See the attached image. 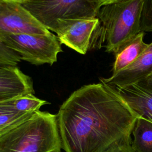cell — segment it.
Returning a JSON list of instances; mask_svg holds the SVG:
<instances>
[{
  "mask_svg": "<svg viewBox=\"0 0 152 152\" xmlns=\"http://www.w3.org/2000/svg\"><path fill=\"white\" fill-rule=\"evenodd\" d=\"M138 116L108 85H84L61 104L57 124L65 152H107L131 141Z\"/></svg>",
  "mask_w": 152,
  "mask_h": 152,
  "instance_id": "6da1fadb",
  "label": "cell"
},
{
  "mask_svg": "<svg viewBox=\"0 0 152 152\" xmlns=\"http://www.w3.org/2000/svg\"><path fill=\"white\" fill-rule=\"evenodd\" d=\"M98 22L97 17L59 19L53 31L61 44L84 55L89 50L90 39Z\"/></svg>",
  "mask_w": 152,
  "mask_h": 152,
  "instance_id": "52a82bcc",
  "label": "cell"
},
{
  "mask_svg": "<svg viewBox=\"0 0 152 152\" xmlns=\"http://www.w3.org/2000/svg\"><path fill=\"white\" fill-rule=\"evenodd\" d=\"M110 87L138 117L152 122V74L129 85Z\"/></svg>",
  "mask_w": 152,
  "mask_h": 152,
  "instance_id": "ba28073f",
  "label": "cell"
},
{
  "mask_svg": "<svg viewBox=\"0 0 152 152\" xmlns=\"http://www.w3.org/2000/svg\"><path fill=\"white\" fill-rule=\"evenodd\" d=\"M131 147L134 152H152V122L138 117L132 132Z\"/></svg>",
  "mask_w": 152,
  "mask_h": 152,
  "instance_id": "7c38bea8",
  "label": "cell"
},
{
  "mask_svg": "<svg viewBox=\"0 0 152 152\" xmlns=\"http://www.w3.org/2000/svg\"><path fill=\"white\" fill-rule=\"evenodd\" d=\"M152 74V42L145 50L131 65L100 82L109 86H124L136 83Z\"/></svg>",
  "mask_w": 152,
  "mask_h": 152,
  "instance_id": "9c48e42d",
  "label": "cell"
},
{
  "mask_svg": "<svg viewBox=\"0 0 152 152\" xmlns=\"http://www.w3.org/2000/svg\"><path fill=\"white\" fill-rule=\"evenodd\" d=\"M141 31L152 33V0H144L141 19Z\"/></svg>",
  "mask_w": 152,
  "mask_h": 152,
  "instance_id": "2e32d148",
  "label": "cell"
},
{
  "mask_svg": "<svg viewBox=\"0 0 152 152\" xmlns=\"http://www.w3.org/2000/svg\"><path fill=\"white\" fill-rule=\"evenodd\" d=\"M50 33L21 4L0 0V35Z\"/></svg>",
  "mask_w": 152,
  "mask_h": 152,
  "instance_id": "8992f818",
  "label": "cell"
},
{
  "mask_svg": "<svg viewBox=\"0 0 152 152\" xmlns=\"http://www.w3.org/2000/svg\"><path fill=\"white\" fill-rule=\"evenodd\" d=\"M21 61L20 55L7 47L0 39V68L17 66Z\"/></svg>",
  "mask_w": 152,
  "mask_h": 152,
  "instance_id": "9a60e30c",
  "label": "cell"
},
{
  "mask_svg": "<svg viewBox=\"0 0 152 152\" xmlns=\"http://www.w3.org/2000/svg\"><path fill=\"white\" fill-rule=\"evenodd\" d=\"M34 93L31 78L18 66L0 68V102Z\"/></svg>",
  "mask_w": 152,
  "mask_h": 152,
  "instance_id": "30bf717a",
  "label": "cell"
},
{
  "mask_svg": "<svg viewBox=\"0 0 152 152\" xmlns=\"http://www.w3.org/2000/svg\"><path fill=\"white\" fill-rule=\"evenodd\" d=\"M62 150L56 115L38 110L0 134V152H56Z\"/></svg>",
  "mask_w": 152,
  "mask_h": 152,
  "instance_id": "3957f363",
  "label": "cell"
},
{
  "mask_svg": "<svg viewBox=\"0 0 152 152\" xmlns=\"http://www.w3.org/2000/svg\"><path fill=\"white\" fill-rule=\"evenodd\" d=\"M131 142H127L114 146L107 152H134L131 147Z\"/></svg>",
  "mask_w": 152,
  "mask_h": 152,
  "instance_id": "e0dca14e",
  "label": "cell"
},
{
  "mask_svg": "<svg viewBox=\"0 0 152 152\" xmlns=\"http://www.w3.org/2000/svg\"><path fill=\"white\" fill-rule=\"evenodd\" d=\"M90 1L93 3L96 4V5H97L100 8L102 6H104L111 3L116 2L120 0H90Z\"/></svg>",
  "mask_w": 152,
  "mask_h": 152,
  "instance_id": "ac0fdd59",
  "label": "cell"
},
{
  "mask_svg": "<svg viewBox=\"0 0 152 152\" xmlns=\"http://www.w3.org/2000/svg\"><path fill=\"white\" fill-rule=\"evenodd\" d=\"M0 39L7 47L17 52L21 60L33 65H52L56 62L58 54L62 52L60 42L52 33L45 35L1 34Z\"/></svg>",
  "mask_w": 152,
  "mask_h": 152,
  "instance_id": "5b68a950",
  "label": "cell"
},
{
  "mask_svg": "<svg viewBox=\"0 0 152 152\" xmlns=\"http://www.w3.org/2000/svg\"><path fill=\"white\" fill-rule=\"evenodd\" d=\"M144 35L145 32L140 31L114 53L115 61L112 65V75L128 67L145 50L148 44L144 41Z\"/></svg>",
  "mask_w": 152,
  "mask_h": 152,
  "instance_id": "8fae6325",
  "label": "cell"
},
{
  "mask_svg": "<svg viewBox=\"0 0 152 152\" xmlns=\"http://www.w3.org/2000/svg\"><path fill=\"white\" fill-rule=\"evenodd\" d=\"M21 4L49 31L59 19L96 17L100 9L90 0H27Z\"/></svg>",
  "mask_w": 152,
  "mask_h": 152,
  "instance_id": "277c9868",
  "label": "cell"
},
{
  "mask_svg": "<svg viewBox=\"0 0 152 152\" xmlns=\"http://www.w3.org/2000/svg\"><path fill=\"white\" fill-rule=\"evenodd\" d=\"M15 107L21 112H30L40 110L42 106L49 104L46 100L36 97L34 94H28L14 99Z\"/></svg>",
  "mask_w": 152,
  "mask_h": 152,
  "instance_id": "5bb4252c",
  "label": "cell"
},
{
  "mask_svg": "<svg viewBox=\"0 0 152 152\" xmlns=\"http://www.w3.org/2000/svg\"><path fill=\"white\" fill-rule=\"evenodd\" d=\"M56 152H62V150H59V151H56Z\"/></svg>",
  "mask_w": 152,
  "mask_h": 152,
  "instance_id": "ffe728a7",
  "label": "cell"
},
{
  "mask_svg": "<svg viewBox=\"0 0 152 152\" xmlns=\"http://www.w3.org/2000/svg\"><path fill=\"white\" fill-rule=\"evenodd\" d=\"M14 99L0 102V134L22 122L36 112H24L17 110Z\"/></svg>",
  "mask_w": 152,
  "mask_h": 152,
  "instance_id": "4fadbf2b",
  "label": "cell"
},
{
  "mask_svg": "<svg viewBox=\"0 0 152 152\" xmlns=\"http://www.w3.org/2000/svg\"><path fill=\"white\" fill-rule=\"evenodd\" d=\"M5 1H11V2H17V3H20V4H23L24 2L27 1V0H5Z\"/></svg>",
  "mask_w": 152,
  "mask_h": 152,
  "instance_id": "d6986e66",
  "label": "cell"
},
{
  "mask_svg": "<svg viewBox=\"0 0 152 152\" xmlns=\"http://www.w3.org/2000/svg\"><path fill=\"white\" fill-rule=\"evenodd\" d=\"M144 2V0H120L101 7L89 50L104 48L106 52L115 53L141 31Z\"/></svg>",
  "mask_w": 152,
  "mask_h": 152,
  "instance_id": "7a4b0ae2",
  "label": "cell"
}]
</instances>
